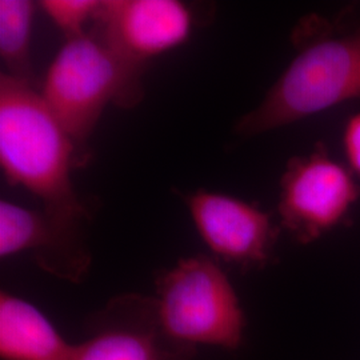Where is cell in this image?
<instances>
[{"label":"cell","instance_id":"obj_10","mask_svg":"<svg viewBox=\"0 0 360 360\" xmlns=\"http://www.w3.org/2000/svg\"><path fill=\"white\" fill-rule=\"evenodd\" d=\"M30 251L41 270L63 276L62 259L51 224L43 211L0 202V257Z\"/></svg>","mask_w":360,"mask_h":360},{"label":"cell","instance_id":"obj_9","mask_svg":"<svg viewBox=\"0 0 360 360\" xmlns=\"http://www.w3.org/2000/svg\"><path fill=\"white\" fill-rule=\"evenodd\" d=\"M74 347L38 307L7 291L1 292V360H71Z\"/></svg>","mask_w":360,"mask_h":360},{"label":"cell","instance_id":"obj_1","mask_svg":"<svg viewBox=\"0 0 360 360\" xmlns=\"http://www.w3.org/2000/svg\"><path fill=\"white\" fill-rule=\"evenodd\" d=\"M0 165L8 180L35 195L51 224L63 264V281L80 283L91 254L84 227L90 211L77 196L71 171L77 150L31 83L0 75Z\"/></svg>","mask_w":360,"mask_h":360},{"label":"cell","instance_id":"obj_3","mask_svg":"<svg viewBox=\"0 0 360 360\" xmlns=\"http://www.w3.org/2000/svg\"><path fill=\"white\" fill-rule=\"evenodd\" d=\"M139 65L114 49L94 28L65 40L47 71L41 96L86 165L89 139L108 104L132 108L143 99Z\"/></svg>","mask_w":360,"mask_h":360},{"label":"cell","instance_id":"obj_2","mask_svg":"<svg viewBox=\"0 0 360 360\" xmlns=\"http://www.w3.org/2000/svg\"><path fill=\"white\" fill-rule=\"evenodd\" d=\"M318 18L294 31L295 58L255 110L240 117L236 134L255 136L360 101V27L326 32Z\"/></svg>","mask_w":360,"mask_h":360},{"label":"cell","instance_id":"obj_8","mask_svg":"<svg viewBox=\"0 0 360 360\" xmlns=\"http://www.w3.org/2000/svg\"><path fill=\"white\" fill-rule=\"evenodd\" d=\"M92 22L114 49L146 65L188 39L193 15L178 0H103Z\"/></svg>","mask_w":360,"mask_h":360},{"label":"cell","instance_id":"obj_13","mask_svg":"<svg viewBox=\"0 0 360 360\" xmlns=\"http://www.w3.org/2000/svg\"><path fill=\"white\" fill-rule=\"evenodd\" d=\"M343 147L348 167L360 178V112L351 116L345 126Z\"/></svg>","mask_w":360,"mask_h":360},{"label":"cell","instance_id":"obj_4","mask_svg":"<svg viewBox=\"0 0 360 360\" xmlns=\"http://www.w3.org/2000/svg\"><path fill=\"white\" fill-rule=\"evenodd\" d=\"M156 302L168 333L183 343L236 349L245 315L230 279L206 255L186 257L156 276Z\"/></svg>","mask_w":360,"mask_h":360},{"label":"cell","instance_id":"obj_6","mask_svg":"<svg viewBox=\"0 0 360 360\" xmlns=\"http://www.w3.org/2000/svg\"><path fill=\"white\" fill-rule=\"evenodd\" d=\"M86 330L71 360H193L196 354L168 333L153 296L112 297L91 315Z\"/></svg>","mask_w":360,"mask_h":360},{"label":"cell","instance_id":"obj_7","mask_svg":"<svg viewBox=\"0 0 360 360\" xmlns=\"http://www.w3.org/2000/svg\"><path fill=\"white\" fill-rule=\"evenodd\" d=\"M186 198L196 230L217 257L243 270L263 269L272 260L281 229L270 214L233 196L205 190Z\"/></svg>","mask_w":360,"mask_h":360},{"label":"cell","instance_id":"obj_12","mask_svg":"<svg viewBox=\"0 0 360 360\" xmlns=\"http://www.w3.org/2000/svg\"><path fill=\"white\" fill-rule=\"evenodd\" d=\"M53 25L60 28L65 38H74L86 32L84 26L94 20L99 0H43L39 3Z\"/></svg>","mask_w":360,"mask_h":360},{"label":"cell","instance_id":"obj_5","mask_svg":"<svg viewBox=\"0 0 360 360\" xmlns=\"http://www.w3.org/2000/svg\"><path fill=\"white\" fill-rule=\"evenodd\" d=\"M359 198L351 169L318 144L285 166L278 205L281 224L296 242L309 245L346 223Z\"/></svg>","mask_w":360,"mask_h":360},{"label":"cell","instance_id":"obj_11","mask_svg":"<svg viewBox=\"0 0 360 360\" xmlns=\"http://www.w3.org/2000/svg\"><path fill=\"white\" fill-rule=\"evenodd\" d=\"M35 4L30 0L0 1V58L4 74L30 82V41Z\"/></svg>","mask_w":360,"mask_h":360}]
</instances>
